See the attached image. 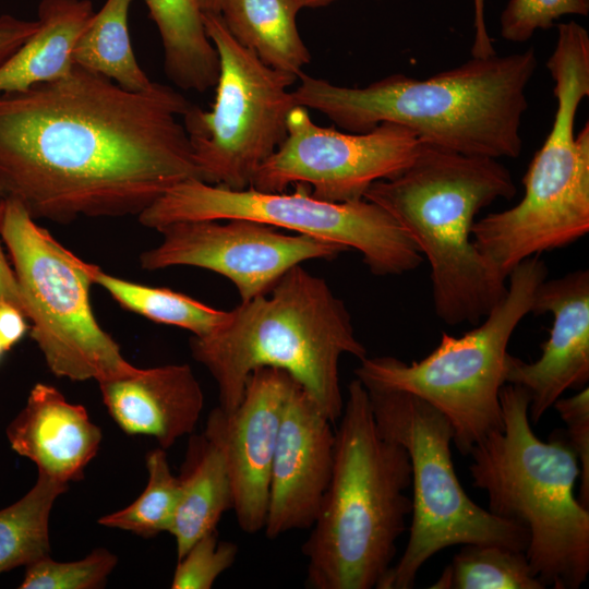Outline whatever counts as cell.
<instances>
[{"mask_svg":"<svg viewBox=\"0 0 589 589\" xmlns=\"http://www.w3.org/2000/svg\"><path fill=\"white\" fill-rule=\"evenodd\" d=\"M191 104L153 82L131 92L74 64L62 79L0 93V197L32 218L139 216L199 179L180 121Z\"/></svg>","mask_w":589,"mask_h":589,"instance_id":"1","label":"cell"},{"mask_svg":"<svg viewBox=\"0 0 589 589\" xmlns=\"http://www.w3.org/2000/svg\"><path fill=\"white\" fill-rule=\"evenodd\" d=\"M537 63L530 47L505 56L471 57L425 80L398 73L365 87L301 73L292 96L296 105L325 115L347 132L365 133L390 122L456 153L516 158L522 148L526 91Z\"/></svg>","mask_w":589,"mask_h":589,"instance_id":"2","label":"cell"},{"mask_svg":"<svg viewBox=\"0 0 589 589\" xmlns=\"http://www.w3.org/2000/svg\"><path fill=\"white\" fill-rule=\"evenodd\" d=\"M516 193L498 159L420 141L410 165L372 183L363 199L384 208L428 260L437 317L447 325H476L504 298L507 285L474 245V217Z\"/></svg>","mask_w":589,"mask_h":589,"instance_id":"3","label":"cell"},{"mask_svg":"<svg viewBox=\"0 0 589 589\" xmlns=\"http://www.w3.org/2000/svg\"><path fill=\"white\" fill-rule=\"evenodd\" d=\"M190 350L218 387L225 412L240 404L247 380L259 368L286 371L316 401L334 424L341 416L339 361L366 357L345 303L325 279L301 264L287 271L265 293L228 311L206 336H193Z\"/></svg>","mask_w":589,"mask_h":589,"instance_id":"4","label":"cell"},{"mask_svg":"<svg viewBox=\"0 0 589 589\" xmlns=\"http://www.w3.org/2000/svg\"><path fill=\"white\" fill-rule=\"evenodd\" d=\"M335 432L333 473L302 545L312 589L376 588L392 567L411 514V462L406 448L381 434L366 388L348 385Z\"/></svg>","mask_w":589,"mask_h":589,"instance_id":"5","label":"cell"},{"mask_svg":"<svg viewBox=\"0 0 589 589\" xmlns=\"http://www.w3.org/2000/svg\"><path fill=\"white\" fill-rule=\"evenodd\" d=\"M503 429L469 452L472 484L489 510L529 532L525 552L544 588L577 589L589 572V507L574 495L579 461L563 432L543 442L532 431L526 389L500 392Z\"/></svg>","mask_w":589,"mask_h":589,"instance_id":"6","label":"cell"},{"mask_svg":"<svg viewBox=\"0 0 589 589\" xmlns=\"http://www.w3.org/2000/svg\"><path fill=\"white\" fill-rule=\"evenodd\" d=\"M546 69L556 109L551 130L522 178L525 194L513 207L472 226L481 254L508 278L524 260L568 245L589 231V123L575 132L589 96V34L575 21L557 25Z\"/></svg>","mask_w":589,"mask_h":589,"instance_id":"7","label":"cell"},{"mask_svg":"<svg viewBox=\"0 0 589 589\" xmlns=\"http://www.w3.org/2000/svg\"><path fill=\"white\" fill-rule=\"evenodd\" d=\"M548 267L539 255L518 264L508 275L504 298L483 322L462 336L442 333L440 345L419 361L368 356L354 373L368 389L411 393L441 411L454 430L461 455L503 429L500 401L506 384L507 346L520 321L531 312Z\"/></svg>","mask_w":589,"mask_h":589,"instance_id":"8","label":"cell"},{"mask_svg":"<svg viewBox=\"0 0 589 589\" xmlns=\"http://www.w3.org/2000/svg\"><path fill=\"white\" fill-rule=\"evenodd\" d=\"M366 390L378 431L402 445L411 462L409 539L377 589L412 588L422 565L452 545L497 544L526 552L527 528L482 508L461 486L452 459L454 430L448 419L411 393Z\"/></svg>","mask_w":589,"mask_h":589,"instance_id":"9","label":"cell"},{"mask_svg":"<svg viewBox=\"0 0 589 589\" xmlns=\"http://www.w3.org/2000/svg\"><path fill=\"white\" fill-rule=\"evenodd\" d=\"M0 237L32 323L31 337L56 376L98 383L137 369L93 313L89 289L97 265L65 249L13 199L0 197Z\"/></svg>","mask_w":589,"mask_h":589,"instance_id":"10","label":"cell"},{"mask_svg":"<svg viewBox=\"0 0 589 589\" xmlns=\"http://www.w3.org/2000/svg\"><path fill=\"white\" fill-rule=\"evenodd\" d=\"M292 193L231 190L190 178L168 189L139 215L148 228L185 220L249 219L354 249L372 274L400 275L419 267L417 245L381 206L365 199L328 202L303 183Z\"/></svg>","mask_w":589,"mask_h":589,"instance_id":"11","label":"cell"},{"mask_svg":"<svg viewBox=\"0 0 589 589\" xmlns=\"http://www.w3.org/2000/svg\"><path fill=\"white\" fill-rule=\"evenodd\" d=\"M202 17L219 58L216 96L209 111L191 105L182 122L199 179L243 190L286 137L288 115L297 106L289 87L298 77L263 63L236 40L220 14Z\"/></svg>","mask_w":589,"mask_h":589,"instance_id":"12","label":"cell"},{"mask_svg":"<svg viewBox=\"0 0 589 589\" xmlns=\"http://www.w3.org/2000/svg\"><path fill=\"white\" fill-rule=\"evenodd\" d=\"M420 145L410 129L384 122L365 133L341 132L316 124L302 106L287 118V134L256 171L251 188L284 192L303 183L328 202L363 199L369 187L407 168Z\"/></svg>","mask_w":589,"mask_h":589,"instance_id":"13","label":"cell"},{"mask_svg":"<svg viewBox=\"0 0 589 589\" xmlns=\"http://www.w3.org/2000/svg\"><path fill=\"white\" fill-rule=\"evenodd\" d=\"M185 220L169 224L159 245L140 255L143 269L187 265L228 278L241 302L267 293L291 267L305 261L333 260L346 247L308 235H285L249 219Z\"/></svg>","mask_w":589,"mask_h":589,"instance_id":"14","label":"cell"},{"mask_svg":"<svg viewBox=\"0 0 589 589\" xmlns=\"http://www.w3.org/2000/svg\"><path fill=\"white\" fill-rule=\"evenodd\" d=\"M296 380L276 368L255 369L243 397L231 412L220 407L207 418L204 433L221 449L240 529L249 534L264 529L273 459L279 428Z\"/></svg>","mask_w":589,"mask_h":589,"instance_id":"15","label":"cell"},{"mask_svg":"<svg viewBox=\"0 0 589 589\" xmlns=\"http://www.w3.org/2000/svg\"><path fill=\"white\" fill-rule=\"evenodd\" d=\"M332 424L296 381L285 407L272 465L263 529L268 539L313 526L333 473Z\"/></svg>","mask_w":589,"mask_h":589,"instance_id":"16","label":"cell"},{"mask_svg":"<svg viewBox=\"0 0 589 589\" xmlns=\"http://www.w3.org/2000/svg\"><path fill=\"white\" fill-rule=\"evenodd\" d=\"M551 313L553 324L539 359L507 358L506 384L527 390L529 419L538 423L569 388L589 380V271L581 268L538 286L531 312Z\"/></svg>","mask_w":589,"mask_h":589,"instance_id":"17","label":"cell"},{"mask_svg":"<svg viewBox=\"0 0 589 589\" xmlns=\"http://www.w3.org/2000/svg\"><path fill=\"white\" fill-rule=\"evenodd\" d=\"M98 385L108 413L124 433L154 437L164 449L191 434L203 410V392L188 364L137 368Z\"/></svg>","mask_w":589,"mask_h":589,"instance_id":"18","label":"cell"},{"mask_svg":"<svg viewBox=\"0 0 589 589\" xmlns=\"http://www.w3.org/2000/svg\"><path fill=\"white\" fill-rule=\"evenodd\" d=\"M11 448L31 459L38 473L68 483L84 478L103 434L84 406L69 402L56 387L37 383L25 407L7 428Z\"/></svg>","mask_w":589,"mask_h":589,"instance_id":"19","label":"cell"},{"mask_svg":"<svg viewBox=\"0 0 589 589\" xmlns=\"http://www.w3.org/2000/svg\"><path fill=\"white\" fill-rule=\"evenodd\" d=\"M94 13L89 0H41L37 31L0 63V93L69 75L74 45Z\"/></svg>","mask_w":589,"mask_h":589,"instance_id":"20","label":"cell"},{"mask_svg":"<svg viewBox=\"0 0 589 589\" xmlns=\"http://www.w3.org/2000/svg\"><path fill=\"white\" fill-rule=\"evenodd\" d=\"M179 479V500L169 533L181 558L202 536L217 530L232 507V492L219 446L204 432L189 440Z\"/></svg>","mask_w":589,"mask_h":589,"instance_id":"21","label":"cell"},{"mask_svg":"<svg viewBox=\"0 0 589 589\" xmlns=\"http://www.w3.org/2000/svg\"><path fill=\"white\" fill-rule=\"evenodd\" d=\"M296 0H224L220 16L236 40L266 65L299 77L311 55L298 27Z\"/></svg>","mask_w":589,"mask_h":589,"instance_id":"22","label":"cell"},{"mask_svg":"<svg viewBox=\"0 0 589 589\" xmlns=\"http://www.w3.org/2000/svg\"><path fill=\"white\" fill-rule=\"evenodd\" d=\"M164 48L168 79L182 89L204 93L217 83L219 58L195 0H144Z\"/></svg>","mask_w":589,"mask_h":589,"instance_id":"23","label":"cell"},{"mask_svg":"<svg viewBox=\"0 0 589 589\" xmlns=\"http://www.w3.org/2000/svg\"><path fill=\"white\" fill-rule=\"evenodd\" d=\"M132 0H106L77 38L72 59L75 65L104 75L120 87L144 92L153 82L132 50L129 9Z\"/></svg>","mask_w":589,"mask_h":589,"instance_id":"24","label":"cell"},{"mask_svg":"<svg viewBox=\"0 0 589 589\" xmlns=\"http://www.w3.org/2000/svg\"><path fill=\"white\" fill-rule=\"evenodd\" d=\"M68 486L38 473L22 498L0 509V574L49 556L50 512Z\"/></svg>","mask_w":589,"mask_h":589,"instance_id":"25","label":"cell"},{"mask_svg":"<svg viewBox=\"0 0 589 589\" xmlns=\"http://www.w3.org/2000/svg\"><path fill=\"white\" fill-rule=\"evenodd\" d=\"M94 284L103 287L124 309L153 322L173 325L206 336L227 318L228 311L214 309L169 288L149 287L109 275L98 268Z\"/></svg>","mask_w":589,"mask_h":589,"instance_id":"26","label":"cell"},{"mask_svg":"<svg viewBox=\"0 0 589 589\" xmlns=\"http://www.w3.org/2000/svg\"><path fill=\"white\" fill-rule=\"evenodd\" d=\"M432 589H544L522 551L497 544H464Z\"/></svg>","mask_w":589,"mask_h":589,"instance_id":"27","label":"cell"},{"mask_svg":"<svg viewBox=\"0 0 589 589\" xmlns=\"http://www.w3.org/2000/svg\"><path fill=\"white\" fill-rule=\"evenodd\" d=\"M145 461L148 482L144 491L127 507L100 517L99 525L143 538L170 531L179 500V479L172 474L164 448L148 452Z\"/></svg>","mask_w":589,"mask_h":589,"instance_id":"28","label":"cell"},{"mask_svg":"<svg viewBox=\"0 0 589 589\" xmlns=\"http://www.w3.org/2000/svg\"><path fill=\"white\" fill-rule=\"evenodd\" d=\"M118 557L106 549H95L74 562H56L50 555L26 566L21 589H95L106 584Z\"/></svg>","mask_w":589,"mask_h":589,"instance_id":"29","label":"cell"},{"mask_svg":"<svg viewBox=\"0 0 589 589\" xmlns=\"http://www.w3.org/2000/svg\"><path fill=\"white\" fill-rule=\"evenodd\" d=\"M238 555V546L230 541H220L217 530L197 539L178 560L172 589H209L216 579L229 569Z\"/></svg>","mask_w":589,"mask_h":589,"instance_id":"30","label":"cell"},{"mask_svg":"<svg viewBox=\"0 0 589 589\" xmlns=\"http://www.w3.org/2000/svg\"><path fill=\"white\" fill-rule=\"evenodd\" d=\"M588 13L589 0H509L501 14V35L507 41L524 43L564 15Z\"/></svg>","mask_w":589,"mask_h":589,"instance_id":"31","label":"cell"},{"mask_svg":"<svg viewBox=\"0 0 589 589\" xmlns=\"http://www.w3.org/2000/svg\"><path fill=\"white\" fill-rule=\"evenodd\" d=\"M566 425L565 437L576 454L580 468L579 502L589 507V388L562 398L553 405Z\"/></svg>","mask_w":589,"mask_h":589,"instance_id":"32","label":"cell"},{"mask_svg":"<svg viewBox=\"0 0 589 589\" xmlns=\"http://www.w3.org/2000/svg\"><path fill=\"white\" fill-rule=\"evenodd\" d=\"M38 28V21L0 15V63L14 53Z\"/></svg>","mask_w":589,"mask_h":589,"instance_id":"33","label":"cell"},{"mask_svg":"<svg viewBox=\"0 0 589 589\" xmlns=\"http://www.w3.org/2000/svg\"><path fill=\"white\" fill-rule=\"evenodd\" d=\"M25 314L13 303L0 301V346L7 352L22 340L29 329Z\"/></svg>","mask_w":589,"mask_h":589,"instance_id":"34","label":"cell"},{"mask_svg":"<svg viewBox=\"0 0 589 589\" xmlns=\"http://www.w3.org/2000/svg\"><path fill=\"white\" fill-rule=\"evenodd\" d=\"M484 1L485 0H473L474 9V36L471 45V57L472 58H486L496 53L492 38L489 35L485 19H484Z\"/></svg>","mask_w":589,"mask_h":589,"instance_id":"35","label":"cell"},{"mask_svg":"<svg viewBox=\"0 0 589 589\" xmlns=\"http://www.w3.org/2000/svg\"><path fill=\"white\" fill-rule=\"evenodd\" d=\"M2 300L13 303L24 313L15 274L3 253L0 237V301Z\"/></svg>","mask_w":589,"mask_h":589,"instance_id":"36","label":"cell"},{"mask_svg":"<svg viewBox=\"0 0 589 589\" xmlns=\"http://www.w3.org/2000/svg\"><path fill=\"white\" fill-rule=\"evenodd\" d=\"M202 13L219 14L224 0H195Z\"/></svg>","mask_w":589,"mask_h":589,"instance_id":"37","label":"cell"},{"mask_svg":"<svg viewBox=\"0 0 589 589\" xmlns=\"http://www.w3.org/2000/svg\"><path fill=\"white\" fill-rule=\"evenodd\" d=\"M334 0H296V2L299 4V7L302 8H315V7H322L326 5Z\"/></svg>","mask_w":589,"mask_h":589,"instance_id":"38","label":"cell"},{"mask_svg":"<svg viewBox=\"0 0 589 589\" xmlns=\"http://www.w3.org/2000/svg\"><path fill=\"white\" fill-rule=\"evenodd\" d=\"M4 352H5V351H4L3 348L0 346V361H1V359H2V357H3V354H4Z\"/></svg>","mask_w":589,"mask_h":589,"instance_id":"39","label":"cell"}]
</instances>
